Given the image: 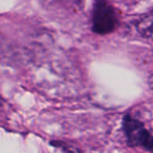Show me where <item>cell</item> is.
Segmentation results:
<instances>
[{
    "instance_id": "cell-1",
    "label": "cell",
    "mask_w": 153,
    "mask_h": 153,
    "mask_svg": "<svg viewBox=\"0 0 153 153\" xmlns=\"http://www.w3.org/2000/svg\"><path fill=\"white\" fill-rule=\"evenodd\" d=\"M124 129L131 145L143 147L153 152V135L141 121L126 116L124 119Z\"/></svg>"
},
{
    "instance_id": "cell-2",
    "label": "cell",
    "mask_w": 153,
    "mask_h": 153,
    "mask_svg": "<svg viewBox=\"0 0 153 153\" xmlns=\"http://www.w3.org/2000/svg\"><path fill=\"white\" fill-rule=\"evenodd\" d=\"M117 17L114 8L106 1L97 3L93 11L92 24L97 33L107 34L111 32L117 26Z\"/></svg>"
},
{
    "instance_id": "cell-3",
    "label": "cell",
    "mask_w": 153,
    "mask_h": 153,
    "mask_svg": "<svg viewBox=\"0 0 153 153\" xmlns=\"http://www.w3.org/2000/svg\"><path fill=\"white\" fill-rule=\"evenodd\" d=\"M137 30L141 35L153 40V11L144 15L138 22Z\"/></svg>"
},
{
    "instance_id": "cell-4",
    "label": "cell",
    "mask_w": 153,
    "mask_h": 153,
    "mask_svg": "<svg viewBox=\"0 0 153 153\" xmlns=\"http://www.w3.org/2000/svg\"><path fill=\"white\" fill-rule=\"evenodd\" d=\"M151 85H152V87L153 89V77L152 78V80H151Z\"/></svg>"
},
{
    "instance_id": "cell-5",
    "label": "cell",
    "mask_w": 153,
    "mask_h": 153,
    "mask_svg": "<svg viewBox=\"0 0 153 153\" xmlns=\"http://www.w3.org/2000/svg\"><path fill=\"white\" fill-rule=\"evenodd\" d=\"M0 106H1V100H0Z\"/></svg>"
}]
</instances>
